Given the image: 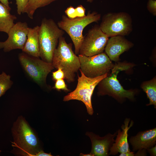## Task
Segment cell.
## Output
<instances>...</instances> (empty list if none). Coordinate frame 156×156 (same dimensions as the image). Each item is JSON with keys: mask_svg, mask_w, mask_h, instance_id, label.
<instances>
[{"mask_svg": "<svg viewBox=\"0 0 156 156\" xmlns=\"http://www.w3.org/2000/svg\"><path fill=\"white\" fill-rule=\"evenodd\" d=\"M11 77L3 72L0 74V97L9 89L13 84L10 79Z\"/></svg>", "mask_w": 156, "mask_h": 156, "instance_id": "obj_20", "label": "cell"}, {"mask_svg": "<svg viewBox=\"0 0 156 156\" xmlns=\"http://www.w3.org/2000/svg\"><path fill=\"white\" fill-rule=\"evenodd\" d=\"M141 88L146 94L149 99V103L147 106L153 105L156 107V78L155 77L149 81L144 82L142 84Z\"/></svg>", "mask_w": 156, "mask_h": 156, "instance_id": "obj_18", "label": "cell"}, {"mask_svg": "<svg viewBox=\"0 0 156 156\" xmlns=\"http://www.w3.org/2000/svg\"><path fill=\"white\" fill-rule=\"evenodd\" d=\"M17 5V12L19 15L24 13L28 0H15Z\"/></svg>", "mask_w": 156, "mask_h": 156, "instance_id": "obj_21", "label": "cell"}, {"mask_svg": "<svg viewBox=\"0 0 156 156\" xmlns=\"http://www.w3.org/2000/svg\"><path fill=\"white\" fill-rule=\"evenodd\" d=\"M101 18V14L95 11L89 12L83 17L73 19L69 18L64 15L62 16L57 25L70 36L74 44L76 55L79 54V49L84 38L83 35L84 28L92 23L98 22Z\"/></svg>", "mask_w": 156, "mask_h": 156, "instance_id": "obj_5", "label": "cell"}, {"mask_svg": "<svg viewBox=\"0 0 156 156\" xmlns=\"http://www.w3.org/2000/svg\"><path fill=\"white\" fill-rule=\"evenodd\" d=\"M80 156H94V155L90 153L89 154H83L81 153L80 154Z\"/></svg>", "mask_w": 156, "mask_h": 156, "instance_id": "obj_31", "label": "cell"}, {"mask_svg": "<svg viewBox=\"0 0 156 156\" xmlns=\"http://www.w3.org/2000/svg\"><path fill=\"white\" fill-rule=\"evenodd\" d=\"M133 46V43L124 36L117 35L110 37L109 39L105 50V53L110 60L117 62L120 60V55Z\"/></svg>", "mask_w": 156, "mask_h": 156, "instance_id": "obj_12", "label": "cell"}, {"mask_svg": "<svg viewBox=\"0 0 156 156\" xmlns=\"http://www.w3.org/2000/svg\"><path fill=\"white\" fill-rule=\"evenodd\" d=\"M53 79L55 80L64 79V74L61 68H58L57 70L52 73Z\"/></svg>", "mask_w": 156, "mask_h": 156, "instance_id": "obj_25", "label": "cell"}, {"mask_svg": "<svg viewBox=\"0 0 156 156\" xmlns=\"http://www.w3.org/2000/svg\"><path fill=\"white\" fill-rule=\"evenodd\" d=\"M57 0H28L24 13H26L28 17L33 19L36 10L38 8L45 6Z\"/></svg>", "mask_w": 156, "mask_h": 156, "instance_id": "obj_19", "label": "cell"}, {"mask_svg": "<svg viewBox=\"0 0 156 156\" xmlns=\"http://www.w3.org/2000/svg\"><path fill=\"white\" fill-rule=\"evenodd\" d=\"M10 11L4 5L0 3V31L8 34L14 25L16 17L11 14Z\"/></svg>", "mask_w": 156, "mask_h": 156, "instance_id": "obj_17", "label": "cell"}, {"mask_svg": "<svg viewBox=\"0 0 156 156\" xmlns=\"http://www.w3.org/2000/svg\"><path fill=\"white\" fill-rule=\"evenodd\" d=\"M94 0H87V1L88 2L92 3L93 1Z\"/></svg>", "mask_w": 156, "mask_h": 156, "instance_id": "obj_32", "label": "cell"}, {"mask_svg": "<svg viewBox=\"0 0 156 156\" xmlns=\"http://www.w3.org/2000/svg\"><path fill=\"white\" fill-rule=\"evenodd\" d=\"M148 11L154 16H156V0H148L147 5Z\"/></svg>", "mask_w": 156, "mask_h": 156, "instance_id": "obj_23", "label": "cell"}, {"mask_svg": "<svg viewBox=\"0 0 156 156\" xmlns=\"http://www.w3.org/2000/svg\"><path fill=\"white\" fill-rule=\"evenodd\" d=\"M1 3L4 5L6 6L10 11L11 9L9 6V2L8 0H0Z\"/></svg>", "mask_w": 156, "mask_h": 156, "instance_id": "obj_29", "label": "cell"}, {"mask_svg": "<svg viewBox=\"0 0 156 156\" xmlns=\"http://www.w3.org/2000/svg\"><path fill=\"white\" fill-rule=\"evenodd\" d=\"M77 17H82L86 16V9L82 5H80L75 8Z\"/></svg>", "mask_w": 156, "mask_h": 156, "instance_id": "obj_26", "label": "cell"}, {"mask_svg": "<svg viewBox=\"0 0 156 156\" xmlns=\"http://www.w3.org/2000/svg\"><path fill=\"white\" fill-rule=\"evenodd\" d=\"M54 88L59 90H62L66 92L70 91V90L68 88L63 79L56 81Z\"/></svg>", "mask_w": 156, "mask_h": 156, "instance_id": "obj_22", "label": "cell"}, {"mask_svg": "<svg viewBox=\"0 0 156 156\" xmlns=\"http://www.w3.org/2000/svg\"><path fill=\"white\" fill-rule=\"evenodd\" d=\"M29 28L26 22H17L7 34V39L0 42V49H3L5 52L17 49L22 50L27 40Z\"/></svg>", "mask_w": 156, "mask_h": 156, "instance_id": "obj_11", "label": "cell"}, {"mask_svg": "<svg viewBox=\"0 0 156 156\" xmlns=\"http://www.w3.org/2000/svg\"><path fill=\"white\" fill-rule=\"evenodd\" d=\"M51 153H47L44 152L43 150L40 151L37 153L36 156H52Z\"/></svg>", "mask_w": 156, "mask_h": 156, "instance_id": "obj_28", "label": "cell"}, {"mask_svg": "<svg viewBox=\"0 0 156 156\" xmlns=\"http://www.w3.org/2000/svg\"><path fill=\"white\" fill-rule=\"evenodd\" d=\"M109 39L99 26L95 25L84 36L79 55L90 57L103 53Z\"/></svg>", "mask_w": 156, "mask_h": 156, "instance_id": "obj_10", "label": "cell"}, {"mask_svg": "<svg viewBox=\"0 0 156 156\" xmlns=\"http://www.w3.org/2000/svg\"><path fill=\"white\" fill-rule=\"evenodd\" d=\"M64 31L52 19L44 18L39 26L38 39L40 57L42 60L52 62L54 52Z\"/></svg>", "mask_w": 156, "mask_h": 156, "instance_id": "obj_3", "label": "cell"}, {"mask_svg": "<svg viewBox=\"0 0 156 156\" xmlns=\"http://www.w3.org/2000/svg\"><path fill=\"white\" fill-rule=\"evenodd\" d=\"M130 120L129 118H126L124 124L121 126L122 131L119 129L117 131L116 138L110 149L109 155H115L119 153H126L131 151L127 140L128 131L133 125V122L131 120L129 126Z\"/></svg>", "mask_w": 156, "mask_h": 156, "instance_id": "obj_14", "label": "cell"}, {"mask_svg": "<svg viewBox=\"0 0 156 156\" xmlns=\"http://www.w3.org/2000/svg\"><path fill=\"white\" fill-rule=\"evenodd\" d=\"M135 154L133 152L130 151L129 152L126 153H121L119 156H134Z\"/></svg>", "mask_w": 156, "mask_h": 156, "instance_id": "obj_30", "label": "cell"}, {"mask_svg": "<svg viewBox=\"0 0 156 156\" xmlns=\"http://www.w3.org/2000/svg\"><path fill=\"white\" fill-rule=\"evenodd\" d=\"M39 26L29 27L27 36V39L22 50L23 52L33 57H40V49L38 39Z\"/></svg>", "mask_w": 156, "mask_h": 156, "instance_id": "obj_16", "label": "cell"}, {"mask_svg": "<svg viewBox=\"0 0 156 156\" xmlns=\"http://www.w3.org/2000/svg\"><path fill=\"white\" fill-rule=\"evenodd\" d=\"M79 69L87 77L94 78L108 73L114 66L105 53L88 57L79 55Z\"/></svg>", "mask_w": 156, "mask_h": 156, "instance_id": "obj_9", "label": "cell"}, {"mask_svg": "<svg viewBox=\"0 0 156 156\" xmlns=\"http://www.w3.org/2000/svg\"><path fill=\"white\" fill-rule=\"evenodd\" d=\"M148 152L151 156H155L156 155V146L155 145L147 149Z\"/></svg>", "mask_w": 156, "mask_h": 156, "instance_id": "obj_27", "label": "cell"}, {"mask_svg": "<svg viewBox=\"0 0 156 156\" xmlns=\"http://www.w3.org/2000/svg\"><path fill=\"white\" fill-rule=\"evenodd\" d=\"M81 75H78V82L75 89L65 96L63 101H68L72 100L81 101L85 105L87 112L92 115L94 113L91 98L96 86L103 79L106 77L108 73L94 78L85 76L80 71Z\"/></svg>", "mask_w": 156, "mask_h": 156, "instance_id": "obj_6", "label": "cell"}, {"mask_svg": "<svg viewBox=\"0 0 156 156\" xmlns=\"http://www.w3.org/2000/svg\"><path fill=\"white\" fill-rule=\"evenodd\" d=\"M129 142L133 151L147 150L153 146L156 142V128L139 132L131 137Z\"/></svg>", "mask_w": 156, "mask_h": 156, "instance_id": "obj_15", "label": "cell"}, {"mask_svg": "<svg viewBox=\"0 0 156 156\" xmlns=\"http://www.w3.org/2000/svg\"><path fill=\"white\" fill-rule=\"evenodd\" d=\"M132 66L131 64L125 63H118L114 64L111 74L109 75H108L98 84V94L108 95L120 102L126 98L133 100L136 92L133 90L124 89L117 78L120 71L127 70Z\"/></svg>", "mask_w": 156, "mask_h": 156, "instance_id": "obj_4", "label": "cell"}, {"mask_svg": "<svg viewBox=\"0 0 156 156\" xmlns=\"http://www.w3.org/2000/svg\"><path fill=\"white\" fill-rule=\"evenodd\" d=\"M117 131L114 134L108 133L101 137L92 132H87L86 134L91 140L92 149L90 153L96 156H108L109 151L115 142L114 138Z\"/></svg>", "mask_w": 156, "mask_h": 156, "instance_id": "obj_13", "label": "cell"}, {"mask_svg": "<svg viewBox=\"0 0 156 156\" xmlns=\"http://www.w3.org/2000/svg\"><path fill=\"white\" fill-rule=\"evenodd\" d=\"M51 63L54 68H61L62 70L64 79L68 82L75 81V73L80 68L79 58L73 51L72 44L67 43L63 36L59 39Z\"/></svg>", "mask_w": 156, "mask_h": 156, "instance_id": "obj_2", "label": "cell"}, {"mask_svg": "<svg viewBox=\"0 0 156 156\" xmlns=\"http://www.w3.org/2000/svg\"><path fill=\"white\" fill-rule=\"evenodd\" d=\"M99 26L109 37L117 35L124 36L132 32V20L127 12H109L103 16Z\"/></svg>", "mask_w": 156, "mask_h": 156, "instance_id": "obj_7", "label": "cell"}, {"mask_svg": "<svg viewBox=\"0 0 156 156\" xmlns=\"http://www.w3.org/2000/svg\"><path fill=\"white\" fill-rule=\"evenodd\" d=\"M19 60L24 70L36 83L43 85L48 74L54 69L52 63L45 62L25 53H20Z\"/></svg>", "mask_w": 156, "mask_h": 156, "instance_id": "obj_8", "label": "cell"}, {"mask_svg": "<svg viewBox=\"0 0 156 156\" xmlns=\"http://www.w3.org/2000/svg\"><path fill=\"white\" fill-rule=\"evenodd\" d=\"M65 12L69 18L73 19L77 18L75 8L72 6L68 7L65 10Z\"/></svg>", "mask_w": 156, "mask_h": 156, "instance_id": "obj_24", "label": "cell"}, {"mask_svg": "<svg viewBox=\"0 0 156 156\" xmlns=\"http://www.w3.org/2000/svg\"><path fill=\"white\" fill-rule=\"evenodd\" d=\"M11 130L13 139L11 152L15 155L36 156L42 150L36 132L23 116H18Z\"/></svg>", "mask_w": 156, "mask_h": 156, "instance_id": "obj_1", "label": "cell"}]
</instances>
